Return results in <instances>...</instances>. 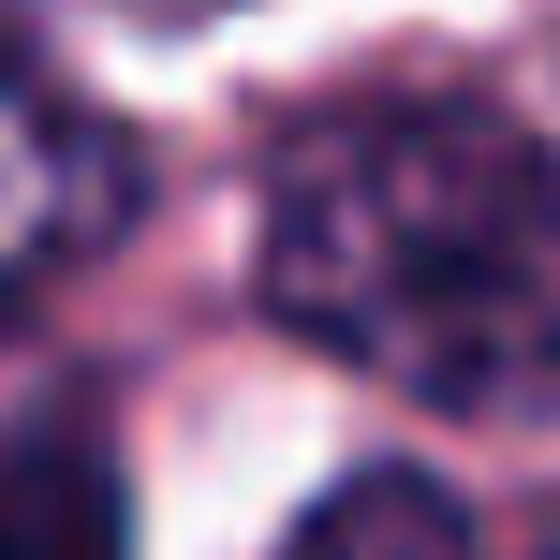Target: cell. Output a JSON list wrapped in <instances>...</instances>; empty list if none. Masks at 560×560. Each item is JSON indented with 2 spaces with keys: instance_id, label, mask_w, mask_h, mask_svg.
Here are the masks:
<instances>
[{
  "instance_id": "6da1fadb",
  "label": "cell",
  "mask_w": 560,
  "mask_h": 560,
  "mask_svg": "<svg viewBox=\"0 0 560 560\" xmlns=\"http://www.w3.org/2000/svg\"><path fill=\"white\" fill-rule=\"evenodd\" d=\"M266 310L428 413H560V148L457 89L295 118L266 163Z\"/></svg>"
},
{
  "instance_id": "7a4b0ae2",
  "label": "cell",
  "mask_w": 560,
  "mask_h": 560,
  "mask_svg": "<svg viewBox=\"0 0 560 560\" xmlns=\"http://www.w3.org/2000/svg\"><path fill=\"white\" fill-rule=\"evenodd\" d=\"M118 222H133V133L74 89H45L30 59H0V295H45Z\"/></svg>"
},
{
  "instance_id": "3957f363",
  "label": "cell",
  "mask_w": 560,
  "mask_h": 560,
  "mask_svg": "<svg viewBox=\"0 0 560 560\" xmlns=\"http://www.w3.org/2000/svg\"><path fill=\"white\" fill-rule=\"evenodd\" d=\"M0 560H133V487L89 413H45L0 443Z\"/></svg>"
},
{
  "instance_id": "277c9868",
  "label": "cell",
  "mask_w": 560,
  "mask_h": 560,
  "mask_svg": "<svg viewBox=\"0 0 560 560\" xmlns=\"http://www.w3.org/2000/svg\"><path fill=\"white\" fill-rule=\"evenodd\" d=\"M280 560H487V546H472V516L428 472H354V487H325V502L295 516Z\"/></svg>"
},
{
  "instance_id": "5b68a950",
  "label": "cell",
  "mask_w": 560,
  "mask_h": 560,
  "mask_svg": "<svg viewBox=\"0 0 560 560\" xmlns=\"http://www.w3.org/2000/svg\"><path fill=\"white\" fill-rule=\"evenodd\" d=\"M0 59H30V45H15V0H0Z\"/></svg>"
},
{
  "instance_id": "8992f818",
  "label": "cell",
  "mask_w": 560,
  "mask_h": 560,
  "mask_svg": "<svg viewBox=\"0 0 560 560\" xmlns=\"http://www.w3.org/2000/svg\"><path fill=\"white\" fill-rule=\"evenodd\" d=\"M546 560H560V546H546Z\"/></svg>"
}]
</instances>
